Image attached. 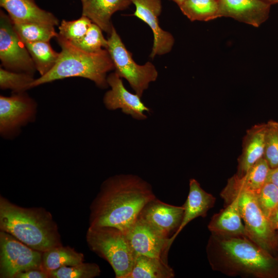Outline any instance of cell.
<instances>
[{
	"instance_id": "obj_1",
	"label": "cell",
	"mask_w": 278,
	"mask_h": 278,
	"mask_svg": "<svg viewBox=\"0 0 278 278\" xmlns=\"http://www.w3.org/2000/svg\"><path fill=\"white\" fill-rule=\"evenodd\" d=\"M155 198L151 185L137 176L110 177L91 204L89 227H113L126 234L145 205Z\"/></svg>"
},
{
	"instance_id": "obj_2",
	"label": "cell",
	"mask_w": 278,
	"mask_h": 278,
	"mask_svg": "<svg viewBox=\"0 0 278 278\" xmlns=\"http://www.w3.org/2000/svg\"><path fill=\"white\" fill-rule=\"evenodd\" d=\"M212 267L231 275L278 276V259L244 235L213 234L207 247Z\"/></svg>"
},
{
	"instance_id": "obj_3",
	"label": "cell",
	"mask_w": 278,
	"mask_h": 278,
	"mask_svg": "<svg viewBox=\"0 0 278 278\" xmlns=\"http://www.w3.org/2000/svg\"><path fill=\"white\" fill-rule=\"evenodd\" d=\"M0 229L43 252L62 245L56 223L43 207H23L0 197Z\"/></svg>"
},
{
	"instance_id": "obj_4",
	"label": "cell",
	"mask_w": 278,
	"mask_h": 278,
	"mask_svg": "<svg viewBox=\"0 0 278 278\" xmlns=\"http://www.w3.org/2000/svg\"><path fill=\"white\" fill-rule=\"evenodd\" d=\"M61 47L59 59L54 67L31 84V88L66 78L79 77L88 79L98 87H108L107 74L114 69L107 49L97 53H88L73 45L59 34L56 37Z\"/></svg>"
},
{
	"instance_id": "obj_5",
	"label": "cell",
	"mask_w": 278,
	"mask_h": 278,
	"mask_svg": "<svg viewBox=\"0 0 278 278\" xmlns=\"http://www.w3.org/2000/svg\"><path fill=\"white\" fill-rule=\"evenodd\" d=\"M86 240L90 250L111 265L116 278H127L136 255L124 232L110 226L89 227Z\"/></svg>"
},
{
	"instance_id": "obj_6",
	"label": "cell",
	"mask_w": 278,
	"mask_h": 278,
	"mask_svg": "<svg viewBox=\"0 0 278 278\" xmlns=\"http://www.w3.org/2000/svg\"><path fill=\"white\" fill-rule=\"evenodd\" d=\"M221 196L225 200L231 198L237 199L240 214L249 239L270 253L277 248L275 229L262 211L255 193L237 187L228 182Z\"/></svg>"
},
{
	"instance_id": "obj_7",
	"label": "cell",
	"mask_w": 278,
	"mask_h": 278,
	"mask_svg": "<svg viewBox=\"0 0 278 278\" xmlns=\"http://www.w3.org/2000/svg\"><path fill=\"white\" fill-rule=\"evenodd\" d=\"M108 39L107 50L113 61L115 72L127 80L135 93L142 97L150 83L158 76L155 66L150 62L138 65L126 48L114 26Z\"/></svg>"
},
{
	"instance_id": "obj_8",
	"label": "cell",
	"mask_w": 278,
	"mask_h": 278,
	"mask_svg": "<svg viewBox=\"0 0 278 278\" xmlns=\"http://www.w3.org/2000/svg\"><path fill=\"white\" fill-rule=\"evenodd\" d=\"M42 253L1 231L0 277L14 278L18 273L28 270L43 269Z\"/></svg>"
},
{
	"instance_id": "obj_9",
	"label": "cell",
	"mask_w": 278,
	"mask_h": 278,
	"mask_svg": "<svg viewBox=\"0 0 278 278\" xmlns=\"http://www.w3.org/2000/svg\"><path fill=\"white\" fill-rule=\"evenodd\" d=\"M0 59L8 70L33 75L36 70L33 60L13 26L8 15L0 11Z\"/></svg>"
},
{
	"instance_id": "obj_10",
	"label": "cell",
	"mask_w": 278,
	"mask_h": 278,
	"mask_svg": "<svg viewBox=\"0 0 278 278\" xmlns=\"http://www.w3.org/2000/svg\"><path fill=\"white\" fill-rule=\"evenodd\" d=\"M37 111L35 101L24 92L0 96V133L10 137L20 128L32 121Z\"/></svg>"
},
{
	"instance_id": "obj_11",
	"label": "cell",
	"mask_w": 278,
	"mask_h": 278,
	"mask_svg": "<svg viewBox=\"0 0 278 278\" xmlns=\"http://www.w3.org/2000/svg\"><path fill=\"white\" fill-rule=\"evenodd\" d=\"M126 235L135 255H143L167 261L169 238L142 219L138 217Z\"/></svg>"
},
{
	"instance_id": "obj_12",
	"label": "cell",
	"mask_w": 278,
	"mask_h": 278,
	"mask_svg": "<svg viewBox=\"0 0 278 278\" xmlns=\"http://www.w3.org/2000/svg\"><path fill=\"white\" fill-rule=\"evenodd\" d=\"M111 89L105 94L103 101L109 110L120 109L121 111L137 120L147 118L145 112L150 110L141 100L137 94L129 92L125 87L121 78L115 72L107 77Z\"/></svg>"
},
{
	"instance_id": "obj_13",
	"label": "cell",
	"mask_w": 278,
	"mask_h": 278,
	"mask_svg": "<svg viewBox=\"0 0 278 278\" xmlns=\"http://www.w3.org/2000/svg\"><path fill=\"white\" fill-rule=\"evenodd\" d=\"M135 6L133 15L147 24L152 31L153 44L150 57L163 55L170 52L174 44L172 35L162 29L159 25V16L162 10L161 0H131Z\"/></svg>"
},
{
	"instance_id": "obj_14",
	"label": "cell",
	"mask_w": 278,
	"mask_h": 278,
	"mask_svg": "<svg viewBox=\"0 0 278 278\" xmlns=\"http://www.w3.org/2000/svg\"><path fill=\"white\" fill-rule=\"evenodd\" d=\"M184 210L183 205H170L155 198L145 205L138 217L170 238L181 223Z\"/></svg>"
},
{
	"instance_id": "obj_15",
	"label": "cell",
	"mask_w": 278,
	"mask_h": 278,
	"mask_svg": "<svg viewBox=\"0 0 278 278\" xmlns=\"http://www.w3.org/2000/svg\"><path fill=\"white\" fill-rule=\"evenodd\" d=\"M218 18H233L259 27L269 16L271 3L266 0H218Z\"/></svg>"
},
{
	"instance_id": "obj_16",
	"label": "cell",
	"mask_w": 278,
	"mask_h": 278,
	"mask_svg": "<svg viewBox=\"0 0 278 278\" xmlns=\"http://www.w3.org/2000/svg\"><path fill=\"white\" fill-rule=\"evenodd\" d=\"M0 6L8 13L13 23L36 22L57 26L58 19L40 8L34 0H0Z\"/></svg>"
},
{
	"instance_id": "obj_17",
	"label": "cell",
	"mask_w": 278,
	"mask_h": 278,
	"mask_svg": "<svg viewBox=\"0 0 278 278\" xmlns=\"http://www.w3.org/2000/svg\"><path fill=\"white\" fill-rule=\"evenodd\" d=\"M215 198L204 191L198 182L191 179L189 181V193L183 205L184 214L181 223L176 233L169 238V247L170 248L173 241L182 230L194 219L204 217L208 210L213 206Z\"/></svg>"
},
{
	"instance_id": "obj_18",
	"label": "cell",
	"mask_w": 278,
	"mask_h": 278,
	"mask_svg": "<svg viewBox=\"0 0 278 278\" xmlns=\"http://www.w3.org/2000/svg\"><path fill=\"white\" fill-rule=\"evenodd\" d=\"M266 124H257L247 131L242 141V153L238 158V177L244 176L259 159L263 158Z\"/></svg>"
},
{
	"instance_id": "obj_19",
	"label": "cell",
	"mask_w": 278,
	"mask_h": 278,
	"mask_svg": "<svg viewBox=\"0 0 278 278\" xmlns=\"http://www.w3.org/2000/svg\"><path fill=\"white\" fill-rule=\"evenodd\" d=\"M131 3V0H88L82 4V15L110 34L113 27L111 21L112 15L126 9Z\"/></svg>"
},
{
	"instance_id": "obj_20",
	"label": "cell",
	"mask_w": 278,
	"mask_h": 278,
	"mask_svg": "<svg viewBox=\"0 0 278 278\" xmlns=\"http://www.w3.org/2000/svg\"><path fill=\"white\" fill-rule=\"evenodd\" d=\"M227 206L211 219L208 228L213 234L222 236L244 235L247 237L241 221L238 202L236 198L225 200Z\"/></svg>"
},
{
	"instance_id": "obj_21",
	"label": "cell",
	"mask_w": 278,
	"mask_h": 278,
	"mask_svg": "<svg viewBox=\"0 0 278 278\" xmlns=\"http://www.w3.org/2000/svg\"><path fill=\"white\" fill-rule=\"evenodd\" d=\"M173 270L162 258L143 255L135 256L132 269L127 278H172Z\"/></svg>"
},
{
	"instance_id": "obj_22",
	"label": "cell",
	"mask_w": 278,
	"mask_h": 278,
	"mask_svg": "<svg viewBox=\"0 0 278 278\" xmlns=\"http://www.w3.org/2000/svg\"><path fill=\"white\" fill-rule=\"evenodd\" d=\"M83 261L84 255L69 246L61 245L42 253L43 268L48 273L63 267L75 265Z\"/></svg>"
},
{
	"instance_id": "obj_23",
	"label": "cell",
	"mask_w": 278,
	"mask_h": 278,
	"mask_svg": "<svg viewBox=\"0 0 278 278\" xmlns=\"http://www.w3.org/2000/svg\"><path fill=\"white\" fill-rule=\"evenodd\" d=\"M269 165L265 158L257 161L242 176L236 175L231 177L228 182L234 186L257 194L267 182L270 170Z\"/></svg>"
},
{
	"instance_id": "obj_24",
	"label": "cell",
	"mask_w": 278,
	"mask_h": 278,
	"mask_svg": "<svg viewBox=\"0 0 278 278\" xmlns=\"http://www.w3.org/2000/svg\"><path fill=\"white\" fill-rule=\"evenodd\" d=\"M41 76L49 72L56 64L60 53L55 51L49 42L25 43Z\"/></svg>"
},
{
	"instance_id": "obj_25",
	"label": "cell",
	"mask_w": 278,
	"mask_h": 278,
	"mask_svg": "<svg viewBox=\"0 0 278 278\" xmlns=\"http://www.w3.org/2000/svg\"><path fill=\"white\" fill-rule=\"evenodd\" d=\"M179 7L192 21H208L218 18V0H186Z\"/></svg>"
},
{
	"instance_id": "obj_26",
	"label": "cell",
	"mask_w": 278,
	"mask_h": 278,
	"mask_svg": "<svg viewBox=\"0 0 278 278\" xmlns=\"http://www.w3.org/2000/svg\"><path fill=\"white\" fill-rule=\"evenodd\" d=\"M16 33L24 43L49 42L58 33L54 26L36 22L13 23Z\"/></svg>"
},
{
	"instance_id": "obj_27",
	"label": "cell",
	"mask_w": 278,
	"mask_h": 278,
	"mask_svg": "<svg viewBox=\"0 0 278 278\" xmlns=\"http://www.w3.org/2000/svg\"><path fill=\"white\" fill-rule=\"evenodd\" d=\"M33 75L23 72H13L0 68V88L2 90H11L13 92H24L31 89L34 80Z\"/></svg>"
},
{
	"instance_id": "obj_28",
	"label": "cell",
	"mask_w": 278,
	"mask_h": 278,
	"mask_svg": "<svg viewBox=\"0 0 278 278\" xmlns=\"http://www.w3.org/2000/svg\"><path fill=\"white\" fill-rule=\"evenodd\" d=\"M101 271L95 263H84L65 266L49 272L50 278H93L100 275Z\"/></svg>"
},
{
	"instance_id": "obj_29",
	"label": "cell",
	"mask_w": 278,
	"mask_h": 278,
	"mask_svg": "<svg viewBox=\"0 0 278 278\" xmlns=\"http://www.w3.org/2000/svg\"><path fill=\"white\" fill-rule=\"evenodd\" d=\"M101 29L92 23L85 34L80 40L71 42L73 45L84 51L97 53L108 47V40L102 33Z\"/></svg>"
},
{
	"instance_id": "obj_30",
	"label": "cell",
	"mask_w": 278,
	"mask_h": 278,
	"mask_svg": "<svg viewBox=\"0 0 278 278\" xmlns=\"http://www.w3.org/2000/svg\"><path fill=\"white\" fill-rule=\"evenodd\" d=\"M92 23L83 15L74 21L63 20L59 26L58 34L71 42L78 41L85 34Z\"/></svg>"
},
{
	"instance_id": "obj_31",
	"label": "cell",
	"mask_w": 278,
	"mask_h": 278,
	"mask_svg": "<svg viewBox=\"0 0 278 278\" xmlns=\"http://www.w3.org/2000/svg\"><path fill=\"white\" fill-rule=\"evenodd\" d=\"M263 158L270 168L278 166V122L273 120L266 123Z\"/></svg>"
},
{
	"instance_id": "obj_32",
	"label": "cell",
	"mask_w": 278,
	"mask_h": 278,
	"mask_svg": "<svg viewBox=\"0 0 278 278\" xmlns=\"http://www.w3.org/2000/svg\"><path fill=\"white\" fill-rule=\"evenodd\" d=\"M256 197L262 211L269 219L278 207V187L267 182L256 194Z\"/></svg>"
},
{
	"instance_id": "obj_33",
	"label": "cell",
	"mask_w": 278,
	"mask_h": 278,
	"mask_svg": "<svg viewBox=\"0 0 278 278\" xmlns=\"http://www.w3.org/2000/svg\"><path fill=\"white\" fill-rule=\"evenodd\" d=\"M14 278H50V276L43 269H33L19 273Z\"/></svg>"
},
{
	"instance_id": "obj_34",
	"label": "cell",
	"mask_w": 278,
	"mask_h": 278,
	"mask_svg": "<svg viewBox=\"0 0 278 278\" xmlns=\"http://www.w3.org/2000/svg\"><path fill=\"white\" fill-rule=\"evenodd\" d=\"M267 182H270L278 187V166L270 169Z\"/></svg>"
},
{
	"instance_id": "obj_35",
	"label": "cell",
	"mask_w": 278,
	"mask_h": 278,
	"mask_svg": "<svg viewBox=\"0 0 278 278\" xmlns=\"http://www.w3.org/2000/svg\"><path fill=\"white\" fill-rule=\"evenodd\" d=\"M269 220L273 229L275 230V227L278 224V207L271 215Z\"/></svg>"
},
{
	"instance_id": "obj_36",
	"label": "cell",
	"mask_w": 278,
	"mask_h": 278,
	"mask_svg": "<svg viewBox=\"0 0 278 278\" xmlns=\"http://www.w3.org/2000/svg\"><path fill=\"white\" fill-rule=\"evenodd\" d=\"M176 3L178 6H179L181 4H182L184 2H185L186 0H171Z\"/></svg>"
},
{
	"instance_id": "obj_37",
	"label": "cell",
	"mask_w": 278,
	"mask_h": 278,
	"mask_svg": "<svg viewBox=\"0 0 278 278\" xmlns=\"http://www.w3.org/2000/svg\"><path fill=\"white\" fill-rule=\"evenodd\" d=\"M275 229L278 230V224L276 226ZM277 249H278V236H277Z\"/></svg>"
},
{
	"instance_id": "obj_38",
	"label": "cell",
	"mask_w": 278,
	"mask_h": 278,
	"mask_svg": "<svg viewBox=\"0 0 278 278\" xmlns=\"http://www.w3.org/2000/svg\"><path fill=\"white\" fill-rule=\"evenodd\" d=\"M80 1L81 2L82 4H83V3H85L88 0H80Z\"/></svg>"
},
{
	"instance_id": "obj_39",
	"label": "cell",
	"mask_w": 278,
	"mask_h": 278,
	"mask_svg": "<svg viewBox=\"0 0 278 278\" xmlns=\"http://www.w3.org/2000/svg\"><path fill=\"white\" fill-rule=\"evenodd\" d=\"M277 2H278V0H271L272 3Z\"/></svg>"
},
{
	"instance_id": "obj_40",
	"label": "cell",
	"mask_w": 278,
	"mask_h": 278,
	"mask_svg": "<svg viewBox=\"0 0 278 278\" xmlns=\"http://www.w3.org/2000/svg\"><path fill=\"white\" fill-rule=\"evenodd\" d=\"M268 2H269V3H270L271 4H272V2H271V0H266Z\"/></svg>"
}]
</instances>
